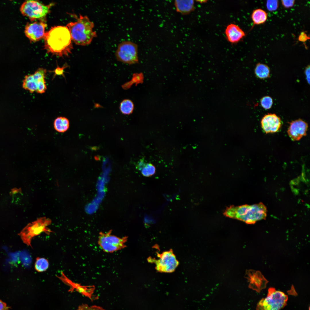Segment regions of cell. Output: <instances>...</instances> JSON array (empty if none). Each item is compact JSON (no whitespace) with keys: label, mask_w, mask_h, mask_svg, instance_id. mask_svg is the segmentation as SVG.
Masks as SVG:
<instances>
[{"label":"cell","mask_w":310,"mask_h":310,"mask_svg":"<svg viewBox=\"0 0 310 310\" xmlns=\"http://www.w3.org/2000/svg\"><path fill=\"white\" fill-rule=\"evenodd\" d=\"M44 48L48 53L60 57L67 56L73 49L70 34L66 26L52 27L45 32Z\"/></svg>","instance_id":"1"},{"label":"cell","mask_w":310,"mask_h":310,"mask_svg":"<svg viewBox=\"0 0 310 310\" xmlns=\"http://www.w3.org/2000/svg\"><path fill=\"white\" fill-rule=\"evenodd\" d=\"M266 207L262 203L252 205L231 206L227 208L223 214L227 217L253 224L265 219L267 216Z\"/></svg>","instance_id":"2"},{"label":"cell","mask_w":310,"mask_h":310,"mask_svg":"<svg viewBox=\"0 0 310 310\" xmlns=\"http://www.w3.org/2000/svg\"><path fill=\"white\" fill-rule=\"evenodd\" d=\"M76 21L67 24L66 26L69 31L71 40L76 44L85 46L90 44L93 38L97 36L93 30L94 23L88 16L80 15Z\"/></svg>","instance_id":"3"},{"label":"cell","mask_w":310,"mask_h":310,"mask_svg":"<svg viewBox=\"0 0 310 310\" xmlns=\"http://www.w3.org/2000/svg\"><path fill=\"white\" fill-rule=\"evenodd\" d=\"M51 223L50 219L42 217L28 224L20 232L19 235L23 242L28 246L32 247V239L42 232L49 235L53 232L48 228Z\"/></svg>","instance_id":"4"},{"label":"cell","mask_w":310,"mask_h":310,"mask_svg":"<svg viewBox=\"0 0 310 310\" xmlns=\"http://www.w3.org/2000/svg\"><path fill=\"white\" fill-rule=\"evenodd\" d=\"M288 299L283 292L270 288L267 297L257 303L256 310H280L286 305Z\"/></svg>","instance_id":"5"},{"label":"cell","mask_w":310,"mask_h":310,"mask_svg":"<svg viewBox=\"0 0 310 310\" xmlns=\"http://www.w3.org/2000/svg\"><path fill=\"white\" fill-rule=\"evenodd\" d=\"M53 3L45 5L36 1L28 0L21 5L20 10L22 13L27 17L30 20H36L45 22L46 16L50 12Z\"/></svg>","instance_id":"6"},{"label":"cell","mask_w":310,"mask_h":310,"mask_svg":"<svg viewBox=\"0 0 310 310\" xmlns=\"http://www.w3.org/2000/svg\"><path fill=\"white\" fill-rule=\"evenodd\" d=\"M111 233V230L105 233L101 232L98 237V245L104 251L107 253H113L126 247L128 237H119Z\"/></svg>","instance_id":"7"},{"label":"cell","mask_w":310,"mask_h":310,"mask_svg":"<svg viewBox=\"0 0 310 310\" xmlns=\"http://www.w3.org/2000/svg\"><path fill=\"white\" fill-rule=\"evenodd\" d=\"M157 256L158 258L156 259L150 257L148 260L149 262L155 264V268L159 272H173L179 264V262L172 249L161 254L158 253Z\"/></svg>","instance_id":"8"},{"label":"cell","mask_w":310,"mask_h":310,"mask_svg":"<svg viewBox=\"0 0 310 310\" xmlns=\"http://www.w3.org/2000/svg\"><path fill=\"white\" fill-rule=\"evenodd\" d=\"M115 55L118 60L124 63L132 64L138 61L137 46L130 41H124L120 43Z\"/></svg>","instance_id":"9"},{"label":"cell","mask_w":310,"mask_h":310,"mask_svg":"<svg viewBox=\"0 0 310 310\" xmlns=\"http://www.w3.org/2000/svg\"><path fill=\"white\" fill-rule=\"evenodd\" d=\"M47 25L44 21H36L28 23L25 30L26 36L30 41L36 42L44 38Z\"/></svg>","instance_id":"10"},{"label":"cell","mask_w":310,"mask_h":310,"mask_svg":"<svg viewBox=\"0 0 310 310\" xmlns=\"http://www.w3.org/2000/svg\"><path fill=\"white\" fill-rule=\"evenodd\" d=\"M308 127L307 123L301 119H299L290 123L287 132L293 141L300 140L306 135Z\"/></svg>","instance_id":"11"},{"label":"cell","mask_w":310,"mask_h":310,"mask_svg":"<svg viewBox=\"0 0 310 310\" xmlns=\"http://www.w3.org/2000/svg\"><path fill=\"white\" fill-rule=\"evenodd\" d=\"M261 127L266 133L276 132L279 130L282 125L280 118L275 114L268 113L262 119Z\"/></svg>","instance_id":"12"},{"label":"cell","mask_w":310,"mask_h":310,"mask_svg":"<svg viewBox=\"0 0 310 310\" xmlns=\"http://www.w3.org/2000/svg\"><path fill=\"white\" fill-rule=\"evenodd\" d=\"M225 32L228 41L232 44L238 42L245 34L239 26L233 24H230L227 26Z\"/></svg>","instance_id":"13"},{"label":"cell","mask_w":310,"mask_h":310,"mask_svg":"<svg viewBox=\"0 0 310 310\" xmlns=\"http://www.w3.org/2000/svg\"><path fill=\"white\" fill-rule=\"evenodd\" d=\"M248 279L250 287L259 291L266 286L267 281L258 271H251L249 273Z\"/></svg>","instance_id":"14"},{"label":"cell","mask_w":310,"mask_h":310,"mask_svg":"<svg viewBox=\"0 0 310 310\" xmlns=\"http://www.w3.org/2000/svg\"><path fill=\"white\" fill-rule=\"evenodd\" d=\"M174 5L176 11L183 15L188 14L194 9V0H176Z\"/></svg>","instance_id":"15"},{"label":"cell","mask_w":310,"mask_h":310,"mask_svg":"<svg viewBox=\"0 0 310 310\" xmlns=\"http://www.w3.org/2000/svg\"><path fill=\"white\" fill-rule=\"evenodd\" d=\"M137 168L142 174L146 177H150L154 175L156 172L155 166L152 163H146L144 160L140 159L137 165Z\"/></svg>","instance_id":"16"},{"label":"cell","mask_w":310,"mask_h":310,"mask_svg":"<svg viewBox=\"0 0 310 310\" xmlns=\"http://www.w3.org/2000/svg\"><path fill=\"white\" fill-rule=\"evenodd\" d=\"M53 126L55 130L58 132L64 133L69 127V122L67 118L62 117H57L54 120Z\"/></svg>","instance_id":"17"},{"label":"cell","mask_w":310,"mask_h":310,"mask_svg":"<svg viewBox=\"0 0 310 310\" xmlns=\"http://www.w3.org/2000/svg\"><path fill=\"white\" fill-rule=\"evenodd\" d=\"M251 18L254 25L264 23L267 18V14L264 10L258 9L254 10L251 15Z\"/></svg>","instance_id":"18"},{"label":"cell","mask_w":310,"mask_h":310,"mask_svg":"<svg viewBox=\"0 0 310 310\" xmlns=\"http://www.w3.org/2000/svg\"><path fill=\"white\" fill-rule=\"evenodd\" d=\"M255 76L261 79H265L270 77V70L268 66L266 64L258 63L255 69Z\"/></svg>","instance_id":"19"},{"label":"cell","mask_w":310,"mask_h":310,"mask_svg":"<svg viewBox=\"0 0 310 310\" xmlns=\"http://www.w3.org/2000/svg\"><path fill=\"white\" fill-rule=\"evenodd\" d=\"M22 87L31 93L36 91L37 89V82L34 79L32 74L25 76L23 81Z\"/></svg>","instance_id":"20"},{"label":"cell","mask_w":310,"mask_h":310,"mask_svg":"<svg viewBox=\"0 0 310 310\" xmlns=\"http://www.w3.org/2000/svg\"><path fill=\"white\" fill-rule=\"evenodd\" d=\"M134 108V104L133 102L129 99H124L120 104V111L123 114L125 115H129L131 114Z\"/></svg>","instance_id":"21"},{"label":"cell","mask_w":310,"mask_h":310,"mask_svg":"<svg viewBox=\"0 0 310 310\" xmlns=\"http://www.w3.org/2000/svg\"><path fill=\"white\" fill-rule=\"evenodd\" d=\"M49 262L47 259L42 257L36 258L35 263V269L38 272L46 271L48 268Z\"/></svg>","instance_id":"22"},{"label":"cell","mask_w":310,"mask_h":310,"mask_svg":"<svg viewBox=\"0 0 310 310\" xmlns=\"http://www.w3.org/2000/svg\"><path fill=\"white\" fill-rule=\"evenodd\" d=\"M260 104L264 109H269L272 107L273 104L272 99L269 96H264L260 100Z\"/></svg>","instance_id":"23"},{"label":"cell","mask_w":310,"mask_h":310,"mask_svg":"<svg viewBox=\"0 0 310 310\" xmlns=\"http://www.w3.org/2000/svg\"><path fill=\"white\" fill-rule=\"evenodd\" d=\"M47 71L46 69L39 68L32 74L34 79L37 82L40 80L45 79L46 76Z\"/></svg>","instance_id":"24"},{"label":"cell","mask_w":310,"mask_h":310,"mask_svg":"<svg viewBox=\"0 0 310 310\" xmlns=\"http://www.w3.org/2000/svg\"><path fill=\"white\" fill-rule=\"evenodd\" d=\"M47 87L45 79L40 80L37 81V89L36 92L39 94L45 92L46 90Z\"/></svg>","instance_id":"25"},{"label":"cell","mask_w":310,"mask_h":310,"mask_svg":"<svg viewBox=\"0 0 310 310\" xmlns=\"http://www.w3.org/2000/svg\"><path fill=\"white\" fill-rule=\"evenodd\" d=\"M68 66L67 64H65L61 67H60L58 66L54 70L49 71L50 72H53L54 73L53 79L57 75L62 76L63 77L65 78L64 74V69L67 68Z\"/></svg>","instance_id":"26"},{"label":"cell","mask_w":310,"mask_h":310,"mask_svg":"<svg viewBox=\"0 0 310 310\" xmlns=\"http://www.w3.org/2000/svg\"><path fill=\"white\" fill-rule=\"evenodd\" d=\"M76 310H105L102 307L97 305L89 306L86 304L79 306Z\"/></svg>","instance_id":"27"},{"label":"cell","mask_w":310,"mask_h":310,"mask_svg":"<svg viewBox=\"0 0 310 310\" xmlns=\"http://www.w3.org/2000/svg\"><path fill=\"white\" fill-rule=\"evenodd\" d=\"M278 6V0H268L267 1L266 7L270 11H273L276 10Z\"/></svg>","instance_id":"28"},{"label":"cell","mask_w":310,"mask_h":310,"mask_svg":"<svg viewBox=\"0 0 310 310\" xmlns=\"http://www.w3.org/2000/svg\"><path fill=\"white\" fill-rule=\"evenodd\" d=\"M294 0H282V3L285 8H288L292 7L294 3Z\"/></svg>","instance_id":"29"},{"label":"cell","mask_w":310,"mask_h":310,"mask_svg":"<svg viewBox=\"0 0 310 310\" xmlns=\"http://www.w3.org/2000/svg\"><path fill=\"white\" fill-rule=\"evenodd\" d=\"M307 34L304 32H301L298 38L299 40L302 42H305L308 39H309Z\"/></svg>","instance_id":"30"},{"label":"cell","mask_w":310,"mask_h":310,"mask_svg":"<svg viewBox=\"0 0 310 310\" xmlns=\"http://www.w3.org/2000/svg\"><path fill=\"white\" fill-rule=\"evenodd\" d=\"M305 73L306 76V79L308 83H310V66L308 65L305 68Z\"/></svg>","instance_id":"31"},{"label":"cell","mask_w":310,"mask_h":310,"mask_svg":"<svg viewBox=\"0 0 310 310\" xmlns=\"http://www.w3.org/2000/svg\"><path fill=\"white\" fill-rule=\"evenodd\" d=\"M0 310H10L8 307L5 302L0 300Z\"/></svg>","instance_id":"32"}]
</instances>
